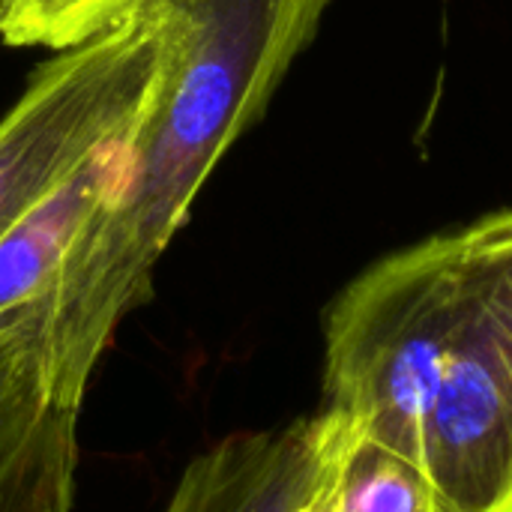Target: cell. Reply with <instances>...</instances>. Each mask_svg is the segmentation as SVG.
<instances>
[{
	"label": "cell",
	"mask_w": 512,
	"mask_h": 512,
	"mask_svg": "<svg viewBox=\"0 0 512 512\" xmlns=\"http://www.w3.org/2000/svg\"><path fill=\"white\" fill-rule=\"evenodd\" d=\"M156 90L123 141L111 186L48 291L0 321L33 357L48 405L78 411L120 321L222 156L267 111L330 0H159Z\"/></svg>",
	"instance_id": "1"
},
{
	"label": "cell",
	"mask_w": 512,
	"mask_h": 512,
	"mask_svg": "<svg viewBox=\"0 0 512 512\" xmlns=\"http://www.w3.org/2000/svg\"><path fill=\"white\" fill-rule=\"evenodd\" d=\"M321 411L420 468L435 512H512V210L396 249L336 294Z\"/></svg>",
	"instance_id": "2"
},
{
	"label": "cell",
	"mask_w": 512,
	"mask_h": 512,
	"mask_svg": "<svg viewBox=\"0 0 512 512\" xmlns=\"http://www.w3.org/2000/svg\"><path fill=\"white\" fill-rule=\"evenodd\" d=\"M162 48V3L144 0L36 66L0 120V237L138 126L159 81Z\"/></svg>",
	"instance_id": "3"
},
{
	"label": "cell",
	"mask_w": 512,
	"mask_h": 512,
	"mask_svg": "<svg viewBox=\"0 0 512 512\" xmlns=\"http://www.w3.org/2000/svg\"><path fill=\"white\" fill-rule=\"evenodd\" d=\"M351 435L324 411L240 432L183 471L165 512H306L336 480Z\"/></svg>",
	"instance_id": "4"
},
{
	"label": "cell",
	"mask_w": 512,
	"mask_h": 512,
	"mask_svg": "<svg viewBox=\"0 0 512 512\" xmlns=\"http://www.w3.org/2000/svg\"><path fill=\"white\" fill-rule=\"evenodd\" d=\"M123 141L87 162L69 183H63L48 201L30 210L6 237H0V321L18 315L48 291L66 258V249L105 198Z\"/></svg>",
	"instance_id": "5"
},
{
	"label": "cell",
	"mask_w": 512,
	"mask_h": 512,
	"mask_svg": "<svg viewBox=\"0 0 512 512\" xmlns=\"http://www.w3.org/2000/svg\"><path fill=\"white\" fill-rule=\"evenodd\" d=\"M78 411L48 405L0 471V512H72Z\"/></svg>",
	"instance_id": "6"
},
{
	"label": "cell",
	"mask_w": 512,
	"mask_h": 512,
	"mask_svg": "<svg viewBox=\"0 0 512 512\" xmlns=\"http://www.w3.org/2000/svg\"><path fill=\"white\" fill-rule=\"evenodd\" d=\"M333 512H435V504L420 468L351 438L333 483Z\"/></svg>",
	"instance_id": "7"
},
{
	"label": "cell",
	"mask_w": 512,
	"mask_h": 512,
	"mask_svg": "<svg viewBox=\"0 0 512 512\" xmlns=\"http://www.w3.org/2000/svg\"><path fill=\"white\" fill-rule=\"evenodd\" d=\"M144 0H9L0 39L12 48H69Z\"/></svg>",
	"instance_id": "8"
},
{
	"label": "cell",
	"mask_w": 512,
	"mask_h": 512,
	"mask_svg": "<svg viewBox=\"0 0 512 512\" xmlns=\"http://www.w3.org/2000/svg\"><path fill=\"white\" fill-rule=\"evenodd\" d=\"M48 399L39 384V372L24 345L0 330V471L24 444Z\"/></svg>",
	"instance_id": "9"
},
{
	"label": "cell",
	"mask_w": 512,
	"mask_h": 512,
	"mask_svg": "<svg viewBox=\"0 0 512 512\" xmlns=\"http://www.w3.org/2000/svg\"><path fill=\"white\" fill-rule=\"evenodd\" d=\"M333 483H336V480H333ZM333 483L324 489V495H321V498H318V501H315V504H312L306 512H333Z\"/></svg>",
	"instance_id": "10"
},
{
	"label": "cell",
	"mask_w": 512,
	"mask_h": 512,
	"mask_svg": "<svg viewBox=\"0 0 512 512\" xmlns=\"http://www.w3.org/2000/svg\"><path fill=\"white\" fill-rule=\"evenodd\" d=\"M6 9H9V0H0V27H3V18H6Z\"/></svg>",
	"instance_id": "11"
}]
</instances>
